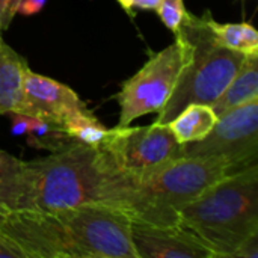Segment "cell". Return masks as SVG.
<instances>
[{
  "mask_svg": "<svg viewBox=\"0 0 258 258\" xmlns=\"http://www.w3.org/2000/svg\"><path fill=\"white\" fill-rule=\"evenodd\" d=\"M29 65L12 50L0 33V115H27L24 98V71Z\"/></svg>",
  "mask_w": 258,
  "mask_h": 258,
  "instance_id": "7c38bea8",
  "label": "cell"
},
{
  "mask_svg": "<svg viewBox=\"0 0 258 258\" xmlns=\"http://www.w3.org/2000/svg\"><path fill=\"white\" fill-rule=\"evenodd\" d=\"M178 30L194 45L192 57L184 67L168 103L157 113L156 122L168 124L189 104L212 106L225 91L248 54L222 47L216 42L207 15L186 12Z\"/></svg>",
  "mask_w": 258,
  "mask_h": 258,
  "instance_id": "277c9868",
  "label": "cell"
},
{
  "mask_svg": "<svg viewBox=\"0 0 258 258\" xmlns=\"http://www.w3.org/2000/svg\"><path fill=\"white\" fill-rule=\"evenodd\" d=\"M258 100V53L248 54L222 95L212 104L218 116Z\"/></svg>",
  "mask_w": 258,
  "mask_h": 258,
  "instance_id": "4fadbf2b",
  "label": "cell"
},
{
  "mask_svg": "<svg viewBox=\"0 0 258 258\" xmlns=\"http://www.w3.org/2000/svg\"><path fill=\"white\" fill-rule=\"evenodd\" d=\"M21 0H0V32H5L18 11Z\"/></svg>",
  "mask_w": 258,
  "mask_h": 258,
  "instance_id": "ffe728a7",
  "label": "cell"
},
{
  "mask_svg": "<svg viewBox=\"0 0 258 258\" xmlns=\"http://www.w3.org/2000/svg\"><path fill=\"white\" fill-rule=\"evenodd\" d=\"M57 215L77 258H138L132 218L124 210L89 203Z\"/></svg>",
  "mask_w": 258,
  "mask_h": 258,
  "instance_id": "8992f818",
  "label": "cell"
},
{
  "mask_svg": "<svg viewBox=\"0 0 258 258\" xmlns=\"http://www.w3.org/2000/svg\"><path fill=\"white\" fill-rule=\"evenodd\" d=\"M218 122V115L209 104H189L168 125L178 144H190L204 139Z\"/></svg>",
  "mask_w": 258,
  "mask_h": 258,
  "instance_id": "5bb4252c",
  "label": "cell"
},
{
  "mask_svg": "<svg viewBox=\"0 0 258 258\" xmlns=\"http://www.w3.org/2000/svg\"><path fill=\"white\" fill-rule=\"evenodd\" d=\"M207 24L216 39L222 47L245 53H258V33L255 27L249 23H218L212 18L210 12H206Z\"/></svg>",
  "mask_w": 258,
  "mask_h": 258,
  "instance_id": "2e32d148",
  "label": "cell"
},
{
  "mask_svg": "<svg viewBox=\"0 0 258 258\" xmlns=\"http://www.w3.org/2000/svg\"><path fill=\"white\" fill-rule=\"evenodd\" d=\"M156 11L160 17L162 23L174 33L178 30V27L187 12L184 8V0H160Z\"/></svg>",
  "mask_w": 258,
  "mask_h": 258,
  "instance_id": "d6986e66",
  "label": "cell"
},
{
  "mask_svg": "<svg viewBox=\"0 0 258 258\" xmlns=\"http://www.w3.org/2000/svg\"><path fill=\"white\" fill-rule=\"evenodd\" d=\"M24 136L27 138V142L32 147L50 150V151L62 150L70 144L76 142L62 130L60 125L33 116H29V125Z\"/></svg>",
  "mask_w": 258,
  "mask_h": 258,
  "instance_id": "e0dca14e",
  "label": "cell"
},
{
  "mask_svg": "<svg viewBox=\"0 0 258 258\" xmlns=\"http://www.w3.org/2000/svg\"><path fill=\"white\" fill-rule=\"evenodd\" d=\"M132 240L138 258H215L183 227L132 221Z\"/></svg>",
  "mask_w": 258,
  "mask_h": 258,
  "instance_id": "8fae6325",
  "label": "cell"
},
{
  "mask_svg": "<svg viewBox=\"0 0 258 258\" xmlns=\"http://www.w3.org/2000/svg\"><path fill=\"white\" fill-rule=\"evenodd\" d=\"M24 98L27 116L41 118L57 125H62L71 115L88 110L70 86L41 76L29 67L24 71Z\"/></svg>",
  "mask_w": 258,
  "mask_h": 258,
  "instance_id": "30bf717a",
  "label": "cell"
},
{
  "mask_svg": "<svg viewBox=\"0 0 258 258\" xmlns=\"http://www.w3.org/2000/svg\"><path fill=\"white\" fill-rule=\"evenodd\" d=\"M258 258V234L248 239L234 254V258Z\"/></svg>",
  "mask_w": 258,
  "mask_h": 258,
  "instance_id": "7402d4cb",
  "label": "cell"
},
{
  "mask_svg": "<svg viewBox=\"0 0 258 258\" xmlns=\"http://www.w3.org/2000/svg\"><path fill=\"white\" fill-rule=\"evenodd\" d=\"M110 166L124 175H141L178 159L181 144L168 124L147 127H115L100 144Z\"/></svg>",
  "mask_w": 258,
  "mask_h": 258,
  "instance_id": "ba28073f",
  "label": "cell"
},
{
  "mask_svg": "<svg viewBox=\"0 0 258 258\" xmlns=\"http://www.w3.org/2000/svg\"><path fill=\"white\" fill-rule=\"evenodd\" d=\"M227 175L225 163L200 157H178L135 177L122 174L118 209L133 222L177 225L178 210Z\"/></svg>",
  "mask_w": 258,
  "mask_h": 258,
  "instance_id": "3957f363",
  "label": "cell"
},
{
  "mask_svg": "<svg viewBox=\"0 0 258 258\" xmlns=\"http://www.w3.org/2000/svg\"><path fill=\"white\" fill-rule=\"evenodd\" d=\"M178 225L215 258L234 257L258 234V165L230 174L178 210Z\"/></svg>",
  "mask_w": 258,
  "mask_h": 258,
  "instance_id": "7a4b0ae2",
  "label": "cell"
},
{
  "mask_svg": "<svg viewBox=\"0 0 258 258\" xmlns=\"http://www.w3.org/2000/svg\"><path fill=\"white\" fill-rule=\"evenodd\" d=\"M0 234L23 258H77L57 213L18 209L0 218Z\"/></svg>",
  "mask_w": 258,
  "mask_h": 258,
  "instance_id": "9c48e42d",
  "label": "cell"
},
{
  "mask_svg": "<svg viewBox=\"0 0 258 258\" xmlns=\"http://www.w3.org/2000/svg\"><path fill=\"white\" fill-rule=\"evenodd\" d=\"M24 197V162L0 150V218L21 207Z\"/></svg>",
  "mask_w": 258,
  "mask_h": 258,
  "instance_id": "9a60e30c",
  "label": "cell"
},
{
  "mask_svg": "<svg viewBox=\"0 0 258 258\" xmlns=\"http://www.w3.org/2000/svg\"><path fill=\"white\" fill-rule=\"evenodd\" d=\"M47 0H21L18 5V11L17 14H23V15H35L38 12L42 11V8L45 6Z\"/></svg>",
  "mask_w": 258,
  "mask_h": 258,
  "instance_id": "603a6c76",
  "label": "cell"
},
{
  "mask_svg": "<svg viewBox=\"0 0 258 258\" xmlns=\"http://www.w3.org/2000/svg\"><path fill=\"white\" fill-rule=\"evenodd\" d=\"M124 11L128 12V15H135L136 11H145V9H156L160 0H118Z\"/></svg>",
  "mask_w": 258,
  "mask_h": 258,
  "instance_id": "44dd1931",
  "label": "cell"
},
{
  "mask_svg": "<svg viewBox=\"0 0 258 258\" xmlns=\"http://www.w3.org/2000/svg\"><path fill=\"white\" fill-rule=\"evenodd\" d=\"M121 175L100 145L73 142L47 157L24 162L20 209L57 213L89 203L116 207Z\"/></svg>",
  "mask_w": 258,
  "mask_h": 258,
  "instance_id": "6da1fadb",
  "label": "cell"
},
{
  "mask_svg": "<svg viewBox=\"0 0 258 258\" xmlns=\"http://www.w3.org/2000/svg\"><path fill=\"white\" fill-rule=\"evenodd\" d=\"M258 100L221 116L210 133L197 142L181 144L178 157L216 159L236 174L257 163Z\"/></svg>",
  "mask_w": 258,
  "mask_h": 258,
  "instance_id": "52a82bcc",
  "label": "cell"
},
{
  "mask_svg": "<svg viewBox=\"0 0 258 258\" xmlns=\"http://www.w3.org/2000/svg\"><path fill=\"white\" fill-rule=\"evenodd\" d=\"M0 257L11 258H23V254L8 240L0 234Z\"/></svg>",
  "mask_w": 258,
  "mask_h": 258,
  "instance_id": "cb8c5ba5",
  "label": "cell"
},
{
  "mask_svg": "<svg viewBox=\"0 0 258 258\" xmlns=\"http://www.w3.org/2000/svg\"><path fill=\"white\" fill-rule=\"evenodd\" d=\"M60 127L73 141L94 147L100 145L109 133V128L104 127L91 110L71 115Z\"/></svg>",
  "mask_w": 258,
  "mask_h": 258,
  "instance_id": "ac0fdd59",
  "label": "cell"
},
{
  "mask_svg": "<svg viewBox=\"0 0 258 258\" xmlns=\"http://www.w3.org/2000/svg\"><path fill=\"white\" fill-rule=\"evenodd\" d=\"M192 51V42L177 30L171 45L154 53L135 76L122 83L116 95L121 109L118 128L130 125L144 115L159 113L165 107Z\"/></svg>",
  "mask_w": 258,
  "mask_h": 258,
  "instance_id": "5b68a950",
  "label": "cell"
}]
</instances>
